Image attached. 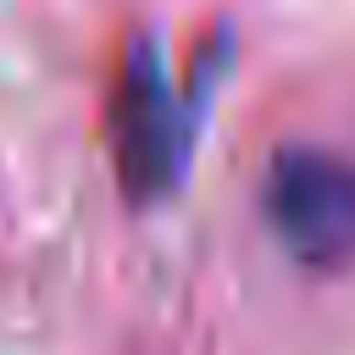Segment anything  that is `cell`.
I'll use <instances>...</instances> for the list:
<instances>
[{"label": "cell", "mask_w": 355, "mask_h": 355, "mask_svg": "<svg viewBox=\"0 0 355 355\" xmlns=\"http://www.w3.org/2000/svg\"><path fill=\"white\" fill-rule=\"evenodd\" d=\"M277 244L311 272H355V155L283 144L261 183Z\"/></svg>", "instance_id": "7a4b0ae2"}, {"label": "cell", "mask_w": 355, "mask_h": 355, "mask_svg": "<svg viewBox=\"0 0 355 355\" xmlns=\"http://www.w3.org/2000/svg\"><path fill=\"white\" fill-rule=\"evenodd\" d=\"M105 150H111V172L128 205H155L183 183L189 111L150 33L128 39L116 61V78L105 94Z\"/></svg>", "instance_id": "6da1fadb"}]
</instances>
